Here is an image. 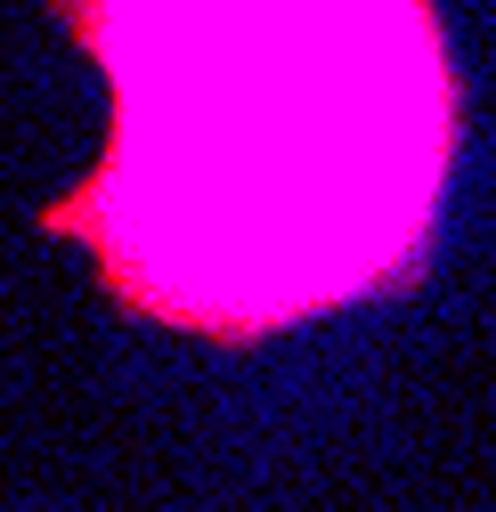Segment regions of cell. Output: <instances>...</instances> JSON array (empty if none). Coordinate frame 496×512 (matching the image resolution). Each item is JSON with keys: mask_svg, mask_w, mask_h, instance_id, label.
I'll return each instance as SVG.
<instances>
[{"mask_svg": "<svg viewBox=\"0 0 496 512\" xmlns=\"http://www.w3.org/2000/svg\"><path fill=\"white\" fill-rule=\"evenodd\" d=\"M98 163L33 212L131 326L261 350L415 293L464 147L440 0H49Z\"/></svg>", "mask_w": 496, "mask_h": 512, "instance_id": "6da1fadb", "label": "cell"}]
</instances>
